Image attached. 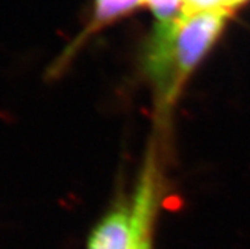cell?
Instances as JSON below:
<instances>
[{
  "mask_svg": "<svg viewBox=\"0 0 250 249\" xmlns=\"http://www.w3.org/2000/svg\"><path fill=\"white\" fill-rule=\"evenodd\" d=\"M231 14L224 8H205L182 10L181 16L171 19V54L183 84L212 47Z\"/></svg>",
  "mask_w": 250,
  "mask_h": 249,
  "instance_id": "6da1fadb",
  "label": "cell"
},
{
  "mask_svg": "<svg viewBox=\"0 0 250 249\" xmlns=\"http://www.w3.org/2000/svg\"><path fill=\"white\" fill-rule=\"evenodd\" d=\"M131 207L118 205L102 219L90 234L88 249H131Z\"/></svg>",
  "mask_w": 250,
  "mask_h": 249,
  "instance_id": "7a4b0ae2",
  "label": "cell"
},
{
  "mask_svg": "<svg viewBox=\"0 0 250 249\" xmlns=\"http://www.w3.org/2000/svg\"><path fill=\"white\" fill-rule=\"evenodd\" d=\"M143 4H145V0H95L94 19L89 32L111 24L121 17L130 14Z\"/></svg>",
  "mask_w": 250,
  "mask_h": 249,
  "instance_id": "3957f363",
  "label": "cell"
},
{
  "mask_svg": "<svg viewBox=\"0 0 250 249\" xmlns=\"http://www.w3.org/2000/svg\"><path fill=\"white\" fill-rule=\"evenodd\" d=\"M145 4L151 8L159 22L177 18L183 10V0H145Z\"/></svg>",
  "mask_w": 250,
  "mask_h": 249,
  "instance_id": "277c9868",
  "label": "cell"
},
{
  "mask_svg": "<svg viewBox=\"0 0 250 249\" xmlns=\"http://www.w3.org/2000/svg\"><path fill=\"white\" fill-rule=\"evenodd\" d=\"M151 223L132 221V248L131 249H151Z\"/></svg>",
  "mask_w": 250,
  "mask_h": 249,
  "instance_id": "5b68a950",
  "label": "cell"
},
{
  "mask_svg": "<svg viewBox=\"0 0 250 249\" xmlns=\"http://www.w3.org/2000/svg\"><path fill=\"white\" fill-rule=\"evenodd\" d=\"M183 1H184V0H183Z\"/></svg>",
  "mask_w": 250,
  "mask_h": 249,
  "instance_id": "8992f818",
  "label": "cell"
}]
</instances>
